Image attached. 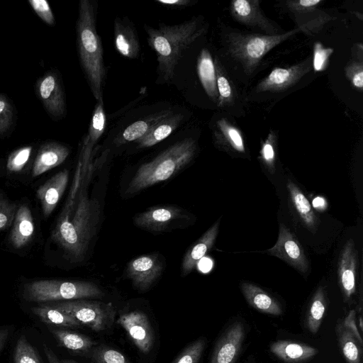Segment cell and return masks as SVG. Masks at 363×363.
Here are the masks:
<instances>
[{"mask_svg":"<svg viewBox=\"0 0 363 363\" xmlns=\"http://www.w3.org/2000/svg\"><path fill=\"white\" fill-rule=\"evenodd\" d=\"M99 218V201L90 198L84 189L79 191L72 218H70L66 208L62 211L51 237L72 262L84 259L89 243L96 233Z\"/></svg>","mask_w":363,"mask_h":363,"instance_id":"1","label":"cell"},{"mask_svg":"<svg viewBox=\"0 0 363 363\" xmlns=\"http://www.w3.org/2000/svg\"><path fill=\"white\" fill-rule=\"evenodd\" d=\"M96 9L89 0H80L76 23L77 47L82 69L97 102L104 103L106 79L101 38L96 28Z\"/></svg>","mask_w":363,"mask_h":363,"instance_id":"2","label":"cell"},{"mask_svg":"<svg viewBox=\"0 0 363 363\" xmlns=\"http://www.w3.org/2000/svg\"><path fill=\"white\" fill-rule=\"evenodd\" d=\"M147 43L155 52L158 74L162 82H170L182 52L203 33L199 18H194L180 24H160L158 28H145Z\"/></svg>","mask_w":363,"mask_h":363,"instance_id":"3","label":"cell"},{"mask_svg":"<svg viewBox=\"0 0 363 363\" xmlns=\"http://www.w3.org/2000/svg\"><path fill=\"white\" fill-rule=\"evenodd\" d=\"M196 151V140L191 138L173 144L138 169L129 182L125 194H135L169 179L193 160Z\"/></svg>","mask_w":363,"mask_h":363,"instance_id":"4","label":"cell"},{"mask_svg":"<svg viewBox=\"0 0 363 363\" xmlns=\"http://www.w3.org/2000/svg\"><path fill=\"white\" fill-rule=\"evenodd\" d=\"M104 296L103 291L94 283L57 279L37 280L27 283L23 286V292L25 300L37 303L101 298Z\"/></svg>","mask_w":363,"mask_h":363,"instance_id":"5","label":"cell"},{"mask_svg":"<svg viewBox=\"0 0 363 363\" xmlns=\"http://www.w3.org/2000/svg\"><path fill=\"white\" fill-rule=\"evenodd\" d=\"M299 30L296 28L274 35L233 33L228 35V49L230 54L242 65L246 73L251 74L271 49Z\"/></svg>","mask_w":363,"mask_h":363,"instance_id":"6","label":"cell"},{"mask_svg":"<svg viewBox=\"0 0 363 363\" xmlns=\"http://www.w3.org/2000/svg\"><path fill=\"white\" fill-rule=\"evenodd\" d=\"M77 319L81 324L99 332L111 326L115 311L111 303L82 299L60 302L52 305Z\"/></svg>","mask_w":363,"mask_h":363,"instance_id":"7","label":"cell"},{"mask_svg":"<svg viewBox=\"0 0 363 363\" xmlns=\"http://www.w3.org/2000/svg\"><path fill=\"white\" fill-rule=\"evenodd\" d=\"M35 94L44 109L53 120H60L67 113L65 91L57 72L49 70L35 84Z\"/></svg>","mask_w":363,"mask_h":363,"instance_id":"8","label":"cell"},{"mask_svg":"<svg viewBox=\"0 0 363 363\" xmlns=\"http://www.w3.org/2000/svg\"><path fill=\"white\" fill-rule=\"evenodd\" d=\"M267 252L284 260L301 273H306L308 269V261L301 245L284 224L279 225L276 244Z\"/></svg>","mask_w":363,"mask_h":363,"instance_id":"9","label":"cell"},{"mask_svg":"<svg viewBox=\"0 0 363 363\" xmlns=\"http://www.w3.org/2000/svg\"><path fill=\"white\" fill-rule=\"evenodd\" d=\"M163 264L156 254L138 257L128 262L125 270V277L140 291H146L160 277Z\"/></svg>","mask_w":363,"mask_h":363,"instance_id":"10","label":"cell"},{"mask_svg":"<svg viewBox=\"0 0 363 363\" xmlns=\"http://www.w3.org/2000/svg\"><path fill=\"white\" fill-rule=\"evenodd\" d=\"M117 323L123 328L128 335L143 353H148L152 348L154 334L147 315L140 311L121 314Z\"/></svg>","mask_w":363,"mask_h":363,"instance_id":"11","label":"cell"},{"mask_svg":"<svg viewBox=\"0 0 363 363\" xmlns=\"http://www.w3.org/2000/svg\"><path fill=\"white\" fill-rule=\"evenodd\" d=\"M358 252L352 239L343 245L337 262L338 283L345 302L355 294L358 269Z\"/></svg>","mask_w":363,"mask_h":363,"instance_id":"12","label":"cell"},{"mask_svg":"<svg viewBox=\"0 0 363 363\" xmlns=\"http://www.w3.org/2000/svg\"><path fill=\"white\" fill-rule=\"evenodd\" d=\"M310 69V59L286 68H275L257 84L256 91H284L294 86Z\"/></svg>","mask_w":363,"mask_h":363,"instance_id":"13","label":"cell"},{"mask_svg":"<svg viewBox=\"0 0 363 363\" xmlns=\"http://www.w3.org/2000/svg\"><path fill=\"white\" fill-rule=\"evenodd\" d=\"M245 336V328L240 322L230 325L216 345L210 363H235Z\"/></svg>","mask_w":363,"mask_h":363,"instance_id":"14","label":"cell"},{"mask_svg":"<svg viewBox=\"0 0 363 363\" xmlns=\"http://www.w3.org/2000/svg\"><path fill=\"white\" fill-rule=\"evenodd\" d=\"M184 217V211L177 206H155L136 215L134 218V223L138 227L150 231L162 232L174 221Z\"/></svg>","mask_w":363,"mask_h":363,"instance_id":"15","label":"cell"},{"mask_svg":"<svg viewBox=\"0 0 363 363\" xmlns=\"http://www.w3.org/2000/svg\"><path fill=\"white\" fill-rule=\"evenodd\" d=\"M258 0H235L230 9L233 17L239 23L258 28L270 35H278L279 29L262 13Z\"/></svg>","mask_w":363,"mask_h":363,"instance_id":"16","label":"cell"},{"mask_svg":"<svg viewBox=\"0 0 363 363\" xmlns=\"http://www.w3.org/2000/svg\"><path fill=\"white\" fill-rule=\"evenodd\" d=\"M70 150L69 147L56 141L43 143L37 152L33 167V177L41 175L65 162Z\"/></svg>","mask_w":363,"mask_h":363,"instance_id":"17","label":"cell"},{"mask_svg":"<svg viewBox=\"0 0 363 363\" xmlns=\"http://www.w3.org/2000/svg\"><path fill=\"white\" fill-rule=\"evenodd\" d=\"M69 180V172L64 169L59 172L40 186L36 192L44 218H48L53 211L62 194Z\"/></svg>","mask_w":363,"mask_h":363,"instance_id":"18","label":"cell"},{"mask_svg":"<svg viewBox=\"0 0 363 363\" xmlns=\"http://www.w3.org/2000/svg\"><path fill=\"white\" fill-rule=\"evenodd\" d=\"M126 19L116 18L113 23L114 45L118 52L124 57H138L140 45L133 26Z\"/></svg>","mask_w":363,"mask_h":363,"instance_id":"19","label":"cell"},{"mask_svg":"<svg viewBox=\"0 0 363 363\" xmlns=\"http://www.w3.org/2000/svg\"><path fill=\"white\" fill-rule=\"evenodd\" d=\"M9 235V242L16 249L28 245L35 234V225L30 208L26 204L21 205L16 211Z\"/></svg>","mask_w":363,"mask_h":363,"instance_id":"20","label":"cell"},{"mask_svg":"<svg viewBox=\"0 0 363 363\" xmlns=\"http://www.w3.org/2000/svg\"><path fill=\"white\" fill-rule=\"evenodd\" d=\"M220 219L210 227L186 252L182 264V275L186 276L191 273L199 262L213 247L219 230Z\"/></svg>","mask_w":363,"mask_h":363,"instance_id":"21","label":"cell"},{"mask_svg":"<svg viewBox=\"0 0 363 363\" xmlns=\"http://www.w3.org/2000/svg\"><path fill=\"white\" fill-rule=\"evenodd\" d=\"M240 289L247 302L257 311L274 315L282 313L279 303L257 285L242 281L240 284Z\"/></svg>","mask_w":363,"mask_h":363,"instance_id":"22","label":"cell"},{"mask_svg":"<svg viewBox=\"0 0 363 363\" xmlns=\"http://www.w3.org/2000/svg\"><path fill=\"white\" fill-rule=\"evenodd\" d=\"M172 113L171 110L166 109L135 121L118 135L113 141L114 143L116 145L119 146L130 142L140 140L145 137L157 123Z\"/></svg>","mask_w":363,"mask_h":363,"instance_id":"23","label":"cell"},{"mask_svg":"<svg viewBox=\"0 0 363 363\" xmlns=\"http://www.w3.org/2000/svg\"><path fill=\"white\" fill-rule=\"evenodd\" d=\"M213 138L215 143L222 150L233 153H245L244 140L240 131L225 118L217 121Z\"/></svg>","mask_w":363,"mask_h":363,"instance_id":"24","label":"cell"},{"mask_svg":"<svg viewBox=\"0 0 363 363\" xmlns=\"http://www.w3.org/2000/svg\"><path fill=\"white\" fill-rule=\"evenodd\" d=\"M270 351L279 359L288 363H301L318 353V350L311 346L289 340L273 342L270 345Z\"/></svg>","mask_w":363,"mask_h":363,"instance_id":"25","label":"cell"},{"mask_svg":"<svg viewBox=\"0 0 363 363\" xmlns=\"http://www.w3.org/2000/svg\"><path fill=\"white\" fill-rule=\"evenodd\" d=\"M286 187L290 203L296 215L306 228L315 233L319 220L310 202L300 188L292 181H288Z\"/></svg>","mask_w":363,"mask_h":363,"instance_id":"26","label":"cell"},{"mask_svg":"<svg viewBox=\"0 0 363 363\" xmlns=\"http://www.w3.org/2000/svg\"><path fill=\"white\" fill-rule=\"evenodd\" d=\"M106 121L104 103L97 102L89 127L88 135L84 140L82 167H85L87 165L93 147L105 130Z\"/></svg>","mask_w":363,"mask_h":363,"instance_id":"27","label":"cell"},{"mask_svg":"<svg viewBox=\"0 0 363 363\" xmlns=\"http://www.w3.org/2000/svg\"><path fill=\"white\" fill-rule=\"evenodd\" d=\"M184 115L179 113H171L157 123L143 138L138 140V147L146 148L168 138L182 123Z\"/></svg>","mask_w":363,"mask_h":363,"instance_id":"28","label":"cell"},{"mask_svg":"<svg viewBox=\"0 0 363 363\" xmlns=\"http://www.w3.org/2000/svg\"><path fill=\"white\" fill-rule=\"evenodd\" d=\"M197 73L201 85L211 99L218 104L216 75L214 62L207 49H203L197 60Z\"/></svg>","mask_w":363,"mask_h":363,"instance_id":"29","label":"cell"},{"mask_svg":"<svg viewBox=\"0 0 363 363\" xmlns=\"http://www.w3.org/2000/svg\"><path fill=\"white\" fill-rule=\"evenodd\" d=\"M335 332L342 355L347 363H362V345L352 333L343 324L337 323Z\"/></svg>","mask_w":363,"mask_h":363,"instance_id":"30","label":"cell"},{"mask_svg":"<svg viewBox=\"0 0 363 363\" xmlns=\"http://www.w3.org/2000/svg\"><path fill=\"white\" fill-rule=\"evenodd\" d=\"M50 332L62 347L74 352H87L96 345L89 337L78 333L60 328H52Z\"/></svg>","mask_w":363,"mask_h":363,"instance_id":"31","label":"cell"},{"mask_svg":"<svg viewBox=\"0 0 363 363\" xmlns=\"http://www.w3.org/2000/svg\"><path fill=\"white\" fill-rule=\"evenodd\" d=\"M33 314L43 323L63 327H79L82 324L73 316L52 306L40 305L31 308Z\"/></svg>","mask_w":363,"mask_h":363,"instance_id":"32","label":"cell"},{"mask_svg":"<svg viewBox=\"0 0 363 363\" xmlns=\"http://www.w3.org/2000/svg\"><path fill=\"white\" fill-rule=\"evenodd\" d=\"M327 306L325 293L319 287L313 294L306 314V325L313 334H315L321 325Z\"/></svg>","mask_w":363,"mask_h":363,"instance_id":"33","label":"cell"},{"mask_svg":"<svg viewBox=\"0 0 363 363\" xmlns=\"http://www.w3.org/2000/svg\"><path fill=\"white\" fill-rule=\"evenodd\" d=\"M259 159L266 169L274 174L276 171L277 135L270 131L267 139L262 143Z\"/></svg>","mask_w":363,"mask_h":363,"instance_id":"34","label":"cell"},{"mask_svg":"<svg viewBox=\"0 0 363 363\" xmlns=\"http://www.w3.org/2000/svg\"><path fill=\"white\" fill-rule=\"evenodd\" d=\"M16 120L14 106L9 98L0 93V138L11 133Z\"/></svg>","mask_w":363,"mask_h":363,"instance_id":"35","label":"cell"},{"mask_svg":"<svg viewBox=\"0 0 363 363\" xmlns=\"http://www.w3.org/2000/svg\"><path fill=\"white\" fill-rule=\"evenodd\" d=\"M216 87L218 94V106L222 107L229 104L233 99V89L228 78L225 74L221 66L216 59L214 62Z\"/></svg>","mask_w":363,"mask_h":363,"instance_id":"36","label":"cell"},{"mask_svg":"<svg viewBox=\"0 0 363 363\" xmlns=\"http://www.w3.org/2000/svg\"><path fill=\"white\" fill-rule=\"evenodd\" d=\"M13 363H41L38 353L23 335L16 345Z\"/></svg>","mask_w":363,"mask_h":363,"instance_id":"37","label":"cell"},{"mask_svg":"<svg viewBox=\"0 0 363 363\" xmlns=\"http://www.w3.org/2000/svg\"><path fill=\"white\" fill-rule=\"evenodd\" d=\"M33 150L32 145H26L13 151L7 159V171L10 173L21 172L28 162Z\"/></svg>","mask_w":363,"mask_h":363,"instance_id":"38","label":"cell"},{"mask_svg":"<svg viewBox=\"0 0 363 363\" xmlns=\"http://www.w3.org/2000/svg\"><path fill=\"white\" fill-rule=\"evenodd\" d=\"M92 359L94 363H130L122 353L106 346L96 347Z\"/></svg>","mask_w":363,"mask_h":363,"instance_id":"39","label":"cell"},{"mask_svg":"<svg viewBox=\"0 0 363 363\" xmlns=\"http://www.w3.org/2000/svg\"><path fill=\"white\" fill-rule=\"evenodd\" d=\"M206 340L199 339L190 344L172 363H198L205 348Z\"/></svg>","mask_w":363,"mask_h":363,"instance_id":"40","label":"cell"},{"mask_svg":"<svg viewBox=\"0 0 363 363\" xmlns=\"http://www.w3.org/2000/svg\"><path fill=\"white\" fill-rule=\"evenodd\" d=\"M17 208L16 203L0 194V231L12 225Z\"/></svg>","mask_w":363,"mask_h":363,"instance_id":"41","label":"cell"},{"mask_svg":"<svg viewBox=\"0 0 363 363\" xmlns=\"http://www.w3.org/2000/svg\"><path fill=\"white\" fill-rule=\"evenodd\" d=\"M333 51V48H325L320 42H316L314 44L313 67L315 72H321L327 68L330 57Z\"/></svg>","mask_w":363,"mask_h":363,"instance_id":"42","label":"cell"},{"mask_svg":"<svg viewBox=\"0 0 363 363\" xmlns=\"http://www.w3.org/2000/svg\"><path fill=\"white\" fill-rule=\"evenodd\" d=\"M32 9L36 15L47 25H55V19L49 3L46 0H28Z\"/></svg>","mask_w":363,"mask_h":363,"instance_id":"43","label":"cell"},{"mask_svg":"<svg viewBox=\"0 0 363 363\" xmlns=\"http://www.w3.org/2000/svg\"><path fill=\"white\" fill-rule=\"evenodd\" d=\"M345 76L350 81L352 86L362 90L363 88V64L361 62L353 61L345 67Z\"/></svg>","mask_w":363,"mask_h":363,"instance_id":"44","label":"cell"},{"mask_svg":"<svg viewBox=\"0 0 363 363\" xmlns=\"http://www.w3.org/2000/svg\"><path fill=\"white\" fill-rule=\"evenodd\" d=\"M342 323L352 333L359 344L363 346L362 337L356 324L355 311H350Z\"/></svg>","mask_w":363,"mask_h":363,"instance_id":"45","label":"cell"},{"mask_svg":"<svg viewBox=\"0 0 363 363\" xmlns=\"http://www.w3.org/2000/svg\"><path fill=\"white\" fill-rule=\"evenodd\" d=\"M157 2L164 6L174 7L189 6L191 4L190 0H155Z\"/></svg>","mask_w":363,"mask_h":363,"instance_id":"46","label":"cell"},{"mask_svg":"<svg viewBox=\"0 0 363 363\" xmlns=\"http://www.w3.org/2000/svg\"><path fill=\"white\" fill-rule=\"evenodd\" d=\"M43 350L45 356L48 359V363H61L56 354L54 353L52 349H50L47 345H43Z\"/></svg>","mask_w":363,"mask_h":363,"instance_id":"47","label":"cell"},{"mask_svg":"<svg viewBox=\"0 0 363 363\" xmlns=\"http://www.w3.org/2000/svg\"><path fill=\"white\" fill-rule=\"evenodd\" d=\"M9 335V330L8 328H0V354L7 342Z\"/></svg>","mask_w":363,"mask_h":363,"instance_id":"48","label":"cell"},{"mask_svg":"<svg viewBox=\"0 0 363 363\" xmlns=\"http://www.w3.org/2000/svg\"><path fill=\"white\" fill-rule=\"evenodd\" d=\"M358 320H359V330H360L361 332H362V330H363V328H362V318L361 315L359 317Z\"/></svg>","mask_w":363,"mask_h":363,"instance_id":"49","label":"cell"},{"mask_svg":"<svg viewBox=\"0 0 363 363\" xmlns=\"http://www.w3.org/2000/svg\"><path fill=\"white\" fill-rule=\"evenodd\" d=\"M61 363H78L74 360H71V359H62L61 361Z\"/></svg>","mask_w":363,"mask_h":363,"instance_id":"50","label":"cell"}]
</instances>
